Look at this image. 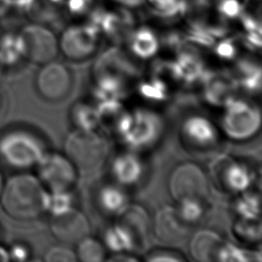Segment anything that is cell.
<instances>
[{"label": "cell", "instance_id": "1", "mask_svg": "<svg viewBox=\"0 0 262 262\" xmlns=\"http://www.w3.org/2000/svg\"><path fill=\"white\" fill-rule=\"evenodd\" d=\"M47 192L37 176L18 173L4 182L0 204L9 217L30 221L45 213Z\"/></svg>", "mask_w": 262, "mask_h": 262}, {"label": "cell", "instance_id": "2", "mask_svg": "<svg viewBox=\"0 0 262 262\" xmlns=\"http://www.w3.org/2000/svg\"><path fill=\"white\" fill-rule=\"evenodd\" d=\"M164 131L165 122L159 113L151 108L136 107L125 110L113 132L126 149L139 152L154 147L163 137Z\"/></svg>", "mask_w": 262, "mask_h": 262}, {"label": "cell", "instance_id": "3", "mask_svg": "<svg viewBox=\"0 0 262 262\" xmlns=\"http://www.w3.org/2000/svg\"><path fill=\"white\" fill-rule=\"evenodd\" d=\"M47 151L44 139L34 131L14 129L0 136V159L18 171L35 168Z\"/></svg>", "mask_w": 262, "mask_h": 262}, {"label": "cell", "instance_id": "4", "mask_svg": "<svg viewBox=\"0 0 262 262\" xmlns=\"http://www.w3.org/2000/svg\"><path fill=\"white\" fill-rule=\"evenodd\" d=\"M108 151L105 138L97 130L75 129L64 139V155L79 172H92L99 168Z\"/></svg>", "mask_w": 262, "mask_h": 262}, {"label": "cell", "instance_id": "5", "mask_svg": "<svg viewBox=\"0 0 262 262\" xmlns=\"http://www.w3.org/2000/svg\"><path fill=\"white\" fill-rule=\"evenodd\" d=\"M220 132L236 142L255 137L261 126V112L257 104L245 98L235 97L222 107Z\"/></svg>", "mask_w": 262, "mask_h": 262}, {"label": "cell", "instance_id": "6", "mask_svg": "<svg viewBox=\"0 0 262 262\" xmlns=\"http://www.w3.org/2000/svg\"><path fill=\"white\" fill-rule=\"evenodd\" d=\"M35 168L38 179L48 191L72 190L78 181L79 171L61 152L47 151Z\"/></svg>", "mask_w": 262, "mask_h": 262}, {"label": "cell", "instance_id": "7", "mask_svg": "<svg viewBox=\"0 0 262 262\" xmlns=\"http://www.w3.org/2000/svg\"><path fill=\"white\" fill-rule=\"evenodd\" d=\"M168 190L174 201L191 196L206 199L209 191L208 175L198 163H179L169 175Z\"/></svg>", "mask_w": 262, "mask_h": 262}, {"label": "cell", "instance_id": "8", "mask_svg": "<svg viewBox=\"0 0 262 262\" xmlns=\"http://www.w3.org/2000/svg\"><path fill=\"white\" fill-rule=\"evenodd\" d=\"M18 36L24 58L33 63L44 64L55 59L59 52L58 38L45 25L38 23L27 25Z\"/></svg>", "mask_w": 262, "mask_h": 262}, {"label": "cell", "instance_id": "9", "mask_svg": "<svg viewBox=\"0 0 262 262\" xmlns=\"http://www.w3.org/2000/svg\"><path fill=\"white\" fill-rule=\"evenodd\" d=\"M182 144L189 150L205 152L214 149L220 142L219 127L207 116L191 114L186 116L179 127Z\"/></svg>", "mask_w": 262, "mask_h": 262}, {"label": "cell", "instance_id": "10", "mask_svg": "<svg viewBox=\"0 0 262 262\" xmlns=\"http://www.w3.org/2000/svg\"><path fill=\"white\" fill-rule=\"evenodd\" d=\"M99 36L98 29L90 23L69 26L58 38V49L70 60H86L98 50Z\"/></svg>", "mask_w": 262, "mask_h": 262}, {"label": "cell", "instance_id": "11", "mask_svg": "<svg viewBox=\"0 0 262 262\" xmlns=\"http://www.w3.org/2000/svg\"><path fill=\"white\" fill-rule=\"evenodd\" d=\"M212 175L222 189L235 194L250 189L255 181L252 168L230 156H221L212 163Z\"/></svg>", "mask_w": 262, "mask_h": 262}, {"label": "cell", "instance_id": "12", "mask_svg": "<svg viewBox=\"0 0 262 262\" xmlns=\"http://www.w3.org/2000/svg\"><path fill=\"white\" fill-rule=\"evenodd\" d=\"M41 66L35 80L40 96L49 101H58L67 97L74 83L71 69L55 59Z\"/></svg>", "mask_w": 262, "mask_h": 262}, {"label": "cell", "instance_id": "13", "mask_svg": "<svg viewBox=\"0 0 262 262\" xmlns=\"http://www.w3.org/2000/svg\"><path fill=\"white\" fill-rule=\"evenodd\" d=\"M132 55L120 47L113 46L104 50L96 59L93 76H110L129 83L138 76V67Z\"/></svg>", "mask_w": 262, "mask_h": 262}, {"label": "cell", "instance_id": "14", "mask_svg": "<svg viewBox=\"0 0 262 262\" xmlns=\"http://www.w3.org/2000/svg\"><path fill=\"white\" fill-rule=\"evenodd\" d=\"M49 227L52 235L64 245L77 244L90 232L87 216L76 207L52 216Z\"/></svg>", "mask_w": 262, "mask_h": 262}, {"label": "cell", "instance_id": "15", "mask_svg": "<svg viewBox=\"0 0 262 262\" xmlns=\"http://www.w3.org/2000/svg\"><path fill=\"white\" fill-rule=\"evenodd\" d=\"M110 173L115 183L130 188L138 185L143 180L146 174V166L139 152L126 149L112 159Z\"/></svg>", "mask_w": 262, "mask_h": 262}, {"label": "cell", "instance_id": "16", "mask_svg": "<svg viewBox=\"0 0 262 262\" xmlns=\"http://www.w3.org/2000/svg\"><path fill=\"white\" fill-rule=\"evenodd\" d=\"M203 97L213 106L223 107L234 99L239 89L233 74L225 72L208 73L202 78Z\"/></svg>", "mask_w": 262, "mask_h": 262}, {"label": "cell", "instance_id": "17", "mask_svg": "<svg viewBox=\"0 0 262 262\" xmlns=\"http://www.w3.org/2000/svg\"><path fill=\"white\" fill-rule=\"evenodd\" d=\"M190 226L179 217L175 206H163L151 222V229L159 241L166 245H174L186 237Z\"/></svg>", "mask_w": 262, "mask_h": 262}, {"label": "cell", "instance_id": "18", "mask_svg": "<svg viewBox=\"0 0 262 262\" xmlns=\"http://www.w3.org/2000/svg\"><path fill=\"white\" fill-rule=\"evenodd\" d=\"M223 243L224 241L218 231L204 228L191 235L188 244V251L190 256L196 261H216Z\"/></svg>", "mask_w": 262, "mask_h": 262}, {"label": "cell", "instance_id": "19", "mask_svg": "<svg viewBox=\"0 0 262 262\" xmlns=\"http://www.w3.org/2000/svg\"><path fill=\"white\" fill-rule=\"evenodd\" d=\"M171 76L180 83L191 84L201 81L206 73L203 59L191 50L181 49L175 60L170 62Z\"/></svg>", "mask_w": 262, "mask_h": 262}, {"label": "cell", "instance_id": "20", "mask_svg": "<svg viewBox=\"0 0 262 262\" xmlns=\"http://www.w3.org/2000/svg\"><path fill=\"white\" fill-rule=\"evenodd\" d=\"M95 200L102 214L117 218L130 204L126 188L115 182L101 185L97 190Z\"/></svg>", "mask_w": 262, "mask_h": 262}, {"label": "cell", "instance_id": "21", "mask_svg": "<svg viewBox=\"0 0 262 262\" xmlns=\"http://www.w3.org/2000/svg\"><path fill=\"white\" fill-rule=\"evenodd\" d=\"M101 242L112 254L133 253L140 247L133 232L119 220L104 228Z\"/></svg>", "mask_w": 262, "mask_h": 262}, {"label": "cell", "instance_id": "22", "mask_svg": "<svg viewBox=\"0 0 262 262\" xmlns=\"http://www.w3.org/2000/svg\"><path fill=\"white\" fill-rule=\"evenodd\" d=\"M126 42L130 54L139 59H149L156 56L161 47V40L148 27L133 29Z\"/></svg>", "mask_w": 262, "mask_h": 262}, {"label": "cell", "instance_id": "23", "mask_svg": "<svg viewBox=\"0 0 262 262\" xmlns=\"http://www.w3.org/2000/svg\"><path fill=\"white\" fill-rule=\"evenodd\" d=\"M118 220L124 223L135 235L139 246L146 242L151 230V220L148 211L140 204L130 203L124 212L118 217Z\"/></svg>", "mask_w": 262, "mask_h": 262}, {"label": "cell", "instance_id": "24", "mask_svg": "<svg viewBox=\"0 0 262 262\" xmlns=\"http://www.w3.org/2000/svg\"><path fill=\"white\" fill-rule=\"evenodd\" d=\"M70 119L75 129L97 130L99 127V115L95 103L86 100H78L71 106Z\"/></svg>", "mask_w": 262, "mask_h": 262}, {"label": "cell", "instance_id": "25", "mask_svg": "<svg viewBox=\"0 0 262 262\" xmlns=\"http://www.w3.org/2000/svg\"><path fill=\"white\" fill-rule=\"evenodd\" d=\"M239 88L249 93L259 92L261 89V68L258 62L250 58L239 59L233 73Z\"/></svg>", "mask_w": 262, "mask_h": 262}, {"label": "cell", "instance_id": "26", "mask_svg": "<svg viewBox=\"0 0 262 262\" xmlns=\"http://www.w3.org/2000/svg\"><path fill=\"white\" fill-rule=\"evenodd\" d=\"M176 203L175 209L180 219L188 226L200 222L206 214L207 206L204 198H184L176 201Z\"/></svg>", "mask_w": 262, "mask_h": 262}, {"label": "cell", "instance_id": "27", "mask_svg": "<svg viewBox=\"0 0 262 262\" xmlns=\"http://www.w3.org/2000/svg\"><path fill=\"white\" fill-rule=\"evenodd\" d=\"M76 248L77 260L82 262H102L105 261L106 249L102 242L89 234L79 241Z\"/></svg>", "mask_w": 262, "mask_h": 262}, {"label": "cell", "instance_id": "28", "mask_svg": "<svg viewBox=\"0 0 262 262\" xmlns=\"http://www.w3.org/2000/svg\"><path fill=\"white\" fill-rule=\"evenodd\" d=\"M237 218L260 219V194L250 189L237 194L233 204Z\"/></svg>", "mask_w": 262, "mask_h": 262}, {"label": "cell", "instance_id": "29", "mask_svg": "<svg viewBox=\"0 0 262 262\" xmlns=\"http://www.w3.org/2000/svg\"><path fill=\"white\" fill-rule=\"evenodd\" d=\"M24 58L18 34H5L0 38V66L13 67Z\"/></svg>", "mask_w": 262, "mask_h": 262}, {"label": "cell", "instance_id": "30", "mask_svg": "<svg viewBox=\"0 0 262 262\" xmlns=\"http://www.w3.org/2000/svg\"><path fill=\"white\" fill-rule=\"evenodd\" d=\"M137 91L143 99L149 102H163L169 97L167 83L158 77H152L139 82Z\"/></svg>", "mask_w": 262, "mask_h": 262}, {"label": "cell", "instance_id": "31", "mask_svg": "<svg viewBox=\"0 0 262 262\" xmlns=\"http://www.w3.org/2000/svg\"><path fill=\"white\" fill-rule=\"evenodd\" d=\"M260 254H261L260 251L258 252L251 251L246 248L239 247L233 243L224 241L217 255L216 261H221V262H232V261L242 262V261H253V260L260 261L258 258H256V256L261 258Z\"/></svg>", "mask_w": 262, "mask_h": 262}, {"label": "cell", "instance_id": "32", "mask_svg": "<svg viewBox=\"0 0 262 262\" xmlns=\"http://www.w3.org/2000/svg\"><path fill=\"white\" fill-rule=\"evenodd\" d=\"M73 207H75V198L72 190L47 192L45 212L51 217L59 215Z\"/></svg>", "mask_w": 262, "mask_h": 262}, {"label": "cell", "instance_id": "33", "mask_svg": "<svg viewBox=\"0 0 262 262\" xmlns=\"http://www.w3.org/2000/svg\"><path fill=\"white\" fill-rule=\"evenodd\" d=\"M234 235L245 242L255 244L261 238L260 219H243L237 218L232 226Z\"/></svg>", "mask_w": 262, "mask_h": 262}, {"label": "cell", "instance_id": "34", "mask_svg": "<svg viewBox=\"0 0 262 262\" xmlns=\"http://www.w3.org/2000/svg\"><path fill=\"white\" fill-rule=\"evenodd\" d=\"M151 13L164 19H173L183 15V0H144Z\"/></svg>", "mask_w": 262, "mask_h": 262}, {"label": "cell", "instance_id": "35", "mask_svg": "<svg viewBox=\"0 0 262 262\" xmlns=\"http://www.w3.org/2000/svg\"><path fill=\"white\" fill-rule=\"evenodd\" d=\"M239 0H217L215 8L222 20L237 19L243 14L245 8Z\"/></svg>", "mask_w": 262, "mask_h": 262}, {"label": "cell", "instance_id": "36", "mask_svg": "<svg viewBox=\"0 0 262 262\" xmlns=\"http://www.w3.org/2000/svg\"><path fill=\"white\" fill-rule=\"evenodd\" d=\"M44 260L47 262H75L77 256L74 250L63 244L48 249L44 255Z\"/></svg>", "mask_w": 262, "mask_h": 262}, {"label": "cell", "instance_id": "37", "mask_svg": "<svg viewBox=\"0 0 262 262\" xmlns=\"http://www.w3.org/2000/svg\"><path fill=\"white\" fill-rule=\"evenodd\" d=\"M146 261L149 262H183L186 258L182 253L172 249H155L147 253L145 257Z\"/></svg>", "mask_w": 262, "mask_h": 262}, {"label": "cell", "instance_id": "38", "mask_svg": "<svg viewBox=\"0 0 262 262\" xmlns=\"http://www.w3.org/2000/svg\"><path fill=\"white\" fill-rule=\"evenodd\" d=\"M215 54L224 60H231L237 54V48L232 39H221L213 45Z\"/></svg>", "mask_w": 262, "mask_h": 262}, {"label": "cell", "instance_id": "39", "mask_svg": "<svg viewBox=\"0 0 262 262\" xmlns=\"http://www.w3.org/2000/svg\"><path fill=\"white\" fill-rule=\"evenodd\" d=\"M95 6V0H66L67 11L75 16L88 14Z\"/></svg>", "mask_w": 262, "mask_h": 262}, {"label": "cell", "instance_id": "40", "mask_svg": "<svg viewBox=\"0 0 262 262\" xmlns=\"http://www.w3.org/2000/svg\"><path fill=\"white\" fill-rule=\"evenodd\" d=\"M9 260L13 261H26L30 257V249L24 244H14L8 250Z\"/></svg>", "mask_w": 262, "mask_h": 262}, {"label": "cell", "instance_id": "41", "mask_svg": "<svg viewBox=\"0 0 262 262\" xmlns=\"http://www.w3.org/2000/svg\"><path fill=\"white\" fill-rule=\"evenodd\" d=\"M105 261H112V262L129 261V262H134V261H138V258L133 256L132 253H115V254H112V256L106 257Z\"/></svg>", "mask_w": 262, "mask_h": 262}, {"label": "cell", "instance_id": "42", "mask_svg": "<svg viewBox=\"0 0 262 262\" xmlns=\"http://www.w3.org/2000/svg\"><path fill=\"white\" fill-rule=\"evenodd\" d=\"M115 1L119 2L120 4L124 5L127 8L137 7V6H140L141 4L144 3V0H115Z\"/></svg>", "mask_w": 262, "mask_h": 262}, {"label": "cell", "instance_id": "43", "mask_svg": "<svg viewBox=\"0 0 262 262\" xmlns=\"http://www.w3.org/2000/svg\"><path fill=\"white\" fill-rule=\"evenodd\" d=\"M1 261H9V257L7 249L0 246V262Z\"/></svg>", "mask_w": 262, "mask_h": 262}, {"label": "cell", "instance_id": "44", "mask_svg": "<svg viewBox=\"0 0 262 262\" xmlns=\"http://www.w3.org/2000/svg\"><path fill=\"white\" fill-rule=\"evenodd\" d=\"M3 187H4V179H3V176L0 172V196H1V193H2V190H3Z\"/></svg>", "mask_w": 262, "mask_h": 262}, {"label": "cell", "instance_id": "45", "mask_svg": "<svg viewBox=\"0 0 262 262\" xmlns=\"http://www.w3.org/2000/svg\"><path fill=\"white\" fill-rule=\"evenodd\" d=\"M2 105H3V100H2V97L0 95V113H1V110H2Z\"/></svg>", "mask_w": 262, "mask_h": 262}]
</instances>
